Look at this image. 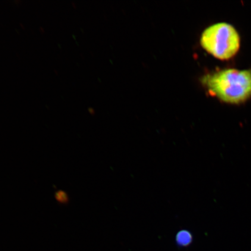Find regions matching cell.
Returning <instances> with one entry per match:
<instances>
[{
    "label": "cell",
    "mask_w": 251,
    "mask_h": 251,
    "mask_svg": "<svg viewBox=\"0 0 251 251\" xmlns=\"http://www.w3.org/2000/svg\"><path fill=\"white\" fill-rule=\"evenodd\" d=\"M202 83L213 96L225 102L238 104L251 97V69H228L204 76Z\"/></svg>",
    "instance_id": "6da1fadb"
},
{
    "label": "cell",
    "mask_w": 251,
    "mask_h": 251,
    "mask_svg": "<svg viewBox=\"0 0 251 251\" xmlns=\"http://www.w3.org/2000/svg\"><path fill=\"white\" fill-rule=\"evenodd\" d=\"M201 45L215 58L227 60L239 50L240 37L231 25L218 23L203 31L201 37Z\"/></svg>",
    "instance_id": "7a4b0ae2"
},
{
    "label": "cell",
    "mask_w": 251,
    "mask_h": 251,
    "mask_svg": "<svg viewBox=\"0 0 251 251\" xmlns=\"http://www.w3.org/2000/svg\"><path fill=\"white\" fill-rule=\"evenodd\" d=\"M191 240H192V236L187 231H181L177 235V242L181 246H188L191 243Z\"/></svg>",
    "instance_id": "3957f363"
},
{
    "label": "cell",
    "mask_w": 251,
    "mask_h": 251,
    "mask_svg": "<svg viewBox=\"0 0 251 251\" xmlns=\"http://www.w3.org/2000/svg\"><path fill=\"white\" fill-rule=\"evenodd\" d=\"M56 200L60 203H65L68 201V196L66 193L62 191H59L55 194Z\"/></svg>",
    "instance_id": "277c9868"
}]
</instances>
